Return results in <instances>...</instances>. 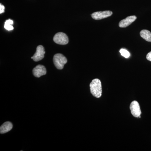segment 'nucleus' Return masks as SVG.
<instances>
[{
  "mask_svg": "<svg viewBox=\"0 0 151 151\" xmlns=\"http://www.w3.org/2000/svg\"><path fill=\"white\" fill-rule=\"evenodd\" d=\"M13 21L12 20L9 19L6 21L5 22L4 28L7 30L11 31L14 29L12 24H13Z\"/></svg>",
  "mask_w": 151,
  "mask_h": 151,
  "instance_id": "obj_11",
  "label": "nucleus"
},
{
  "mask_svg": "<svg viewBox=\"0 0 151 151\" xmlns=\"http://www.w3.org/2000/svg\"><path fill=\"white\" fill-rule=\"evenodd\" d=\"M45 54V51L42 45H39L37 47L36 52L33 56L31 58L35 61L37 62L43 59L44 57Z\"/></svg>",
  "mask_w": 151,
  "mask_h": 151,
  "instance_id": "obj_5",
  "label": "nucleus"
},
{
  "mask_svg": "<svg viewBox=\"0 0 151 151\" xmlns=\"http://www.w3.org/2000/svg\"><path fill=\"white\" fill-rule=\"evenodd\" d=\"M33 74L36 77L39 78L42 76L46 74V69L43 65H37L33 69Z\"/></svg>",
  "mask_w": 151,
  "mask_h": 151,
  "instance_id": "obj_7",
  "label": "nucleus"
},
{
  "mask_svg": "<svg viewBox=\"0 0 151 151\" xmlns=\"http://www.w3.org/2000/svg\"><path fill=\"white\" fill-rule=\"evenodd\" d=\"M5 7L1 4H0V14H1L4 12Z\"/></svg>",
  "mask_w": 151,
  "mask_h": 151,
  "instance_id": "obj_13",
  "label": "nucleus"
},
{
  "mask_svg": "<svg viewBox=\"0 0 151 151\" xmlns=\"http://www.w3.org/2000/svg\"><path fill=\"white\" fill-rule=\"evenodd\" d=\"M53 41L58 44L65 45L68 43V38L65 34L63 32H58L55 35Z\"/></svg>",
  "mask_w": 151,
  "mask_h": 151,
  "instance_id": "obj_3",
  "label": "nucleus"
},
{
  "mask_svg": "<svg viewBox=\"0 0 151 151\" xmlns=\"http://www.w3.org/2000/svg\"><path fill=\"white\" fill-rule=\"evenodd\" d=\"M137 17L136 16H131L127 17L126 19L122 20L119 22V27L121 28L127 27L129 26L133 22L135 21Z\"/></svg>",
  "mask_w": 151,
  "mask_h": 151,
  "instance_id": "obj_8",
  "label": "nucleus"
},
{
  "mask_svg": "<svg viewBox=\"0 0 151 151\" xmlns=\"http://www.w3.org/2000/svg\"><path fill=\"white\" fill-rule=\"evenodd\" d=\"M141 37L147 41L151 42V32L148 30L143 29L140 32Z\"/></svg>",
  "mask_w": 151,
  "mask_h": 151,
  "instance_id": "obj_10",
  "label": "nucleus"
},
{
  "mask_svg": "<svg viewBox=\"0 0 151 151\" xmlns=\"http://www.w3.org/2000/svg\"><path fill=\"white\" fill-rule=\"evenodd\" d=\"M13 128V125L10 122H6L1 125L0 128V133L1 134H5L7 132H9Z\"/></svg>",
  "mask_w": 151,
  "mask_h": 151,
  "instance_id": "obj_9",
  "label": "nucleus"
},
{
  "mask_svg": "<svg viewBox=\"0 0 151 151\" xmlns=\"http://www.w3.org/2000/svg\"><path fill=\"white\" fill-rule=\"evenodd\" d=\"M120 52L121 55L125 58H128L130 56V52L125 49H121L120 50Z\"/></svg>",
  "mask_w": 151,
  "mask_h": 151,
  "instance_id": "obj_12",
  "label": "nucleus"
},
{
  "mask_svg": "<svg viewBox=\"0 0 151 151\" xmlns=\"http://www.w3.org/2000/svg\"><path fill=\"white\" fill-rule=\"evenodd\" d=\"M146 58H147V59L148 60H149V61H151V51L149 52V53L147 54Z\"/></svg>",
  "mask_w": 151,
  "mask_h": 151,
  "instance_id": "obj_14",
  "label": "nucleus"
},
{
  "mask_svg": "<svg viewBox=\"0 0 151 151\" xmlns=\"http://www.w3.org/2000/svg\"><path fill=\"white\" fill-rule=\"evenodd\" d=\"M90 92L93 96L100 98L102 96V88L101 81L98 78L93 79L90 84Z\"/></svg>",
  "mask_w": 151,
  "mask_h": 151,
  "instance_id": "obj_1",
  "label": "nucleus"
},
{
  "mask_svg": "<svg viewBox=\"0 0 151 151\" xmlns=\"http://www.w3.org/2000/svg\"><path fill=\"white\" fill-rule=\"evenodd\" d=\"M53 63L56 68L58 69H62L64 65L67 63V60L63 55L58 53L55 55L53 57Z\"/></svg>",
  "mask_w": 151,
  "mask_h": 151,
  "instance_id": "obj_2",
  "label": "nucleus"
},
{
  "mask_svg": "<svg viewBox=\"0 0 151 151\" xmlns=\"http://www.w3.org/2000/svg\"><path fill=\"white\" fill-rule=\"evenodd\" d=\"M113 12L110 11L95 12L92 14V17L94 19L100 20L111 16Z\"/></svg>",
  "mask_w": 151,
  "mask_h": 151,
  "instance_id": "obj_6",
  "label": "nucleus"
},
{
  "mask_svg": "<svg viewBox=\"0 0 151 151\" xmlns=\"http://www.w3.org/2000/svg\"><path fill=\"white\" fill-rule=\"evenodd\" d=\"M131 113L136 118H141V111L139 104L137 101H133L130 105Z\"/></svg>",
  "mask_w": 151,
  "mask_h": 151,
  "instance_id": "obj_4",
  "label": "nucleus"
}]
</instances>
